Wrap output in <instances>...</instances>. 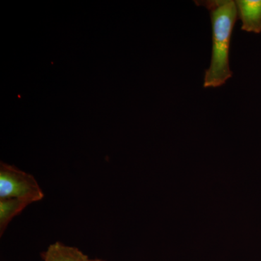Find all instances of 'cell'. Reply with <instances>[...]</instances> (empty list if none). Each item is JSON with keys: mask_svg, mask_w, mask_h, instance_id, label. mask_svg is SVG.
<instances>
[{"mask_svg": "<svg viewBox=\"0 0 261 261\" xmlns=\"http://www.w3.org/2000/svg\"><path fill=\"white\" fill-rule=\"evenodd\" d=\"M210 13L212 24V56L209 68L204 75L205 88H217L232 76L229 65L231 35L238 13L232 0L196 1Z\"/></svg>", "mask_w": 261, "mask_h": 261, "instance_id": "obj_1", "label": "cell"}, {"mask_svg": "<svg viewBox=\"0 0 261 261\" xmlns=\"http://www.w3.org/2000/svg\"><path fill=\"white\" fill-rule=\"evenodd\" d=\"M44 197V192L33 175L11 165L0 163V199H20L32 204Z\"/></svg>", "mask_w": 261, "mask_h": 261, "instance_id": "obj_2", "label": "cell"}, {"mask_svg": "<svg viewBox=\"0 0 261 261\" xmlns=\"http://www.w3.org/2000/svg\"><path fill=\"white\" fill-rule=\"evenodd\" d=\"M238 16L242 30L255 34L261 33V0H237Z\"/></svg>", "mask_w": 261, "mask_h": 261, "instance_id": "obj_3", "label": "cell"}, {"mask_svg": "<svg viewBox=\"0 0 261 261\" xmlns=\"http://www.w3.org/2000/svg\"><path fill=\"white\" fill-rule=\"evenodd\" d=\"M43 261H86L88 256L75 247L68 246L57 242L42 252Z\"/></svg>", "mask_w": 261, "mask_h": 261, "instance_id": "obj_4", "label": "cell"}, {"mask_svg": "<svg viewBox=\"0 0 261 261\" xmlns=\"http://www.w3.org/2000/svg\"><path fill=\"white\" fill-rule=\"evenodd\" d=\"M30 205L27 201L16 198L0 199V235L3 236L8 224L15 216Z\"/></svg>", "mask_w": 261, "mask_h": 261, "instance_id": "obj_5", "label": "cell"}, {"mask_svg": "<svg viewBox=\"0 0 261 261\" xmlns=\"http://www.w3.org/2000/svg\"><path fill=\"white\" fill-rule=\"evenodd\" d=\"M86 261H105L103 260H101V259H98V258H94V259H87Z\"/></svg>", "mask_w": 261, "mask_h": 261, "instance_id": "obj_6", "label": "cell"}]
</instances>
